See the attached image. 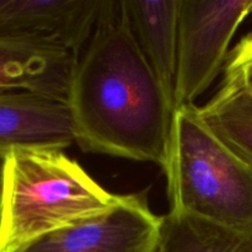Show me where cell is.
Wrapping results in <instances>:
<instances>
[{"mask_svg":"<svg viewBox=\"0 0 252 252\" xmlns=\"http://www.w3.org/2000/svg\"><path fill=\"white\" fill-rule=\"evenodd\" d=\"M252 14V0H180L175 110L196 105L230 54L231 39Z\"/></svg>","mask_w":252,"mask_h":252,"instance_id":"277c9868","label":"cell"},{"mask_svg":"<svg viewBox=\"0 0 252 252\" xmlns=\"http://www.w3.org/2000/svg\"><path fill=\"white\" fill-rule=\"evenodd\" d=\"M84 152L165 166L174 105L135 43L122 0H105L68 97Z\"/></svg>","mask_w":252,"mask_h":252,"instance_id":"6da1fadb","label":"cell"},{"mask_svg":"<svg viewBox=\"0 0 252 252\" xmlns=\"http://www.w3.org/2000/svg\"><path fill=\"white\" fill-rule=\"evenodd\" d=\"M105 0H0V38L32 39L80 54Z\"/></svg>","mask_w":252,"mask_h":252,"instance_id":"8992f818","label":"cell"},{"mask_svg":"<svg viewBox=\"0 0 252 252\" xmlns=\"http://www.w3.org/2000/svg\"><path fill=\"white\" fill-rule=\"evenodd\" d=\"M221 85L238 86L252 91V62L241 64H225Z\"/></svg>","mask_w":252,"mask_h":252,"instance_id":"7c38bea8","label":"cell"},{"mask_svg":"<svg viewBox=\"0 0 252 252\" xmlns=\"http://www.w3.org/2000/svg\"><path fill=\"white\" fill-rule=\"evenodd\" d=\"M78 57L57 44L0 38V90H25L66 101Z\"/></svg>","mask_w":252,"mask_h":252,"instance_id":"ba28073f","label":"cell"},{"mask_svg":"<svg viewBox=\"0 0 252 252\" xmlns=\"http://www.w3.org/2000/svg\"><path fill=\"white\" fill-rule=\"evenodd\" d=\"M162 217L150 209L148 191L121 194L113 207L44 234L15 252H155Z\"/></svg>","mask_w":252,"mask_h":252,"instance_id":"5b68a950","label":"cell"},{"mask_svg":"<svg viewBox=\"0 0 252 252\" xmlns=\"http://www.w3.org/2000/svg\"><path fill=\"white\" fill-rule=\"evenodd\" d=\"M2 176H4V159H0V234L2 221Z\"/></svg>","mask_w":252,"mask_h":252,"instance_id":"5bb4252c","label":"cell"},{"mask_svg":"<svg viewBox=\"0 0 252 252\" xmlns=\"http://www.w3.org/2000/svg\"><path fill=\"white\" fill-rule=\"evenodd\" d=\"M111 193L62 150H17L4 159L0 252L107 211Z\"/></svg>","mask_w":252,"mask_h":252,"instance_id":"7a4b0ae2","label":"cell"},{"mask_svg":"<svg viewBox=\"0 0 252 252\" xmlns=\"http://www.w3.org/2000/svg\"><path fill=\"white\" fill-rule=\"evenodd\" d=\"M122 6L135 43L174 105L180 0H122Z\"/></svg>","mask_w":252,"mask_h":252,"instance_id":"9c48e42d","label":"cell"},{"mask_svg":"<svg viewBox=\"0 0 252 252\" xmlns=\"http://www.w3.org/2000/svg\"><path fill=\"white\" fill-rule=\"evenodd\" d=\"M162 170L170 211L252 233V167L209 129L198 106L174 111Z\"/></svg>","mask_w":252,"mask_h":252,"instance_id":"3957f363","label":"cell"},{"mask_svg":"<svg viewBox=\"0 0 252 252\" xmlns=\"http://www.w3.org/2000/svg\"><path fill=\"white\" fill-rule=\"evenodd\" d=\"M155 252H252V233L169 211L162 217Z\"/></svg>","mask_w":252,"mask_h":252,"instance_id":"30bf717a","label":"cell"},{"mask_svg":"<svg viewBox=\"0 0 252 252\" xmlns=\"http://www.w3.org/2000/svg\"><path fill=\"white\" fill-rule=\"evenodd\" d=\"M76 143L66 101L0 90V159L17 150H63Z\"/></svg>","mask_w":252,"mask_h":252,"instance_id":"52a82bcc","label":"cell"},{"mask_svg":"<svg viewBox=\"0 0 252 252\" xmlns=\"http://www.w3.org/2000/svg\"><path fill=\"white\" fill-rule=\"evenodd\" d=\"M252 62V32L246 34L230 52L226 64H241Z\"/></svg>","mask_w":252,"mask_h":252,"instance_id":"4fadbf2b","label":"cell"},{"mask_svg":"<svg viewBox=\"0 0 252 252\" xmlns=\"http://www.w3.org/2000/svg\"><path fill=\"white\" fill-rule=\"evenodd\" d=\"M198 110L209 129L252 167V91L220 85Z\"/></svg>","mask_w":252,"mask_h":252,"instance_id":"8fae6325","label":"cell"}]
</instances>
